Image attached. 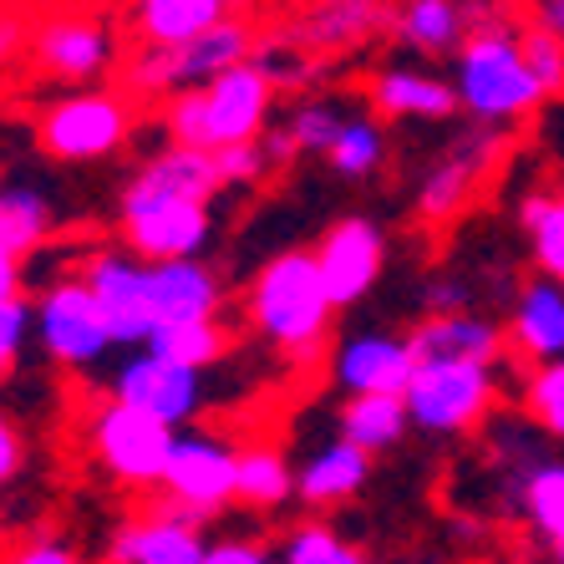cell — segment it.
<instances>
[{
  "instance_id": "5bb4252c",
  "label": "cell",
  "mask_w": 564,
  "mask_h": 564,
  "mask_svg": "<svg viewBox=\"0 0 564 564\" xmlns=\"http://www.w3.org/2000/svg\"><path fill=\"white\" fill-rule=\"evenodd\" d=\"M204 97V128H209V153L219 148H239V143H260L264 128H270V82L254 72V62L235 66L214 77L209 87H198Z\"/></svg>"
},
{
  "instance_id": "ee69618b",
  "label": "cell",
  "mask_w": 564,
  "mask_h": 564,
  "mask_svg": "<svg viewBox=\"0 0 564 564\" xmlns=\"http://www.w3.org/2000/svg\"><path fill=\"white\" fill-rule=\"evenodd\" d=\"M31 41V26H26V15H15V11H0V72L21 56V46Z\"/></svg>"
},
{
  "instance_id": "bcb514c9",
  "label": "cell",
  "mask_w": 564,
  "mask_h": 564,
  "mask_svg": "<svg viewBox=\"0 0 564 564\" xmlns=\"http://www.w3.org/2000/svg\"><path fill=\"white\" fill-rule=\"evenodd\" d=\"M21 301V260H11V254L0 250V305Z\"/></svg>"
},
{
  "instance_id": "7dc6e473",
  "label": "cell",
  "mask_w": 564,
  "mask_h": 564,
  "mask_svg": "<svg viewBox=\"0 0 564 564\" xmlns=\"http://www.w3.org/2000/svg\"><path fill=\"white\" fill-rule=\"evenodd\" d=\"M529 21L564 41V0H544V6H534V15H529Z\"/></svg>"
},
{
  "instance_id": "b9f144b4",
  "label": "cell",
  "mask_w": 564,
  "mask_h": 564,
  "mask_svg": "<svg viewBox=\"0 0 564 564\" xmlns=\"http://www.w3.org/2000/svg\"><path fill=\"white\" fill-rule=\"evenodd\" d=\"M26 463V443H21V427L11 422V412L0 408V488L11 484L15 473Z\"/></svg>"
},
{
  "instance_id": "6da1fadb",
  "label": "cell",
  "mask_w": 564,
  "mask_h": 564,
  "mask_svg": "<svg viewBox=\"0 0 564 564\" xmlns=\"http://www.w3.org/2000/svg\"><path fill=\"white\" fill-rule=\"evenodd\" d=\"M453 97L468 112L478 128H503V122L529 118L544 93L529 77L524 56H519V26H513V11L503 21H488V26L468 31L453 56Z\"/></svg>"
},
{
  "instance_id": "3957f363",
  "label": "cell",
  "mask_w": 564,
  "mask_h": 564,
  "mask_svg": "<svg viewBox=\"0 0 564 564\" xmlns=\"http://www.w3.org/2000/svg\"><path fill=\"white\" fill-rule=\"evenodd\" d=\"M254 26L250 15H229L219 21L214 31L204 36L184 41V46H138V52L122 62V82H128V93L138 97H178V93H198V87H209L214 77L224 72H235L254 56Z\"/></svg>"
},
{
  "instance_id": "83f0119b",
  "label": "cell",
  "mask_w": 564,
  "mask_h": 564,
  "mask_svg": "<svg viewBox=\"0 0 564 564\" xmlns=\"http://www.w3.org/2000/svg\"><path fill=\"white\" fill-rule=\"evenodd\" d=\"M408 408H402V397H346L341 408V443H351L356 453H387L408 437Z\"/></svg>"
},
{
  "instance_id": "52a82bcc",
  "label": "cell",
  "mask_w": 564,
  "mask_h": 564,
  "mask_svg": "<svg viewBox=\"0 0 564 564\" xmlns=\"http://www.w3.org/2000/svg\"><path fill=\"white\" fill-rule=\"evenodd\" d=\"M31 336L41 341V356L66 371H87L112 351L102 305L93 301V290L82 280H56L41 290V301L31 305Z\"/></svg>"
},
{
  "instance_id": "ab89813d",
  "label": "cell",
  "mask_w": 564,
  "mask_h": 564,
  "mask_svg": "<svg viewBox=\"0 0 564 564\" xmlns=\"http://www.w3.org/2000/svg\"><path fill=\"white\" fill-rule=\"evenodd\" d=\"M6 564H82V554L62 539H26V544H15Z\"/></svg>"
},
{
  "instance_id": "484cf974",
  "label": "cell",
  "mask_w": 564,
  "mask_h": 564,
  "mask_svg": "<svg viewBox=\"0 0 564 564\" xmlns=\"http://www.w3.org/2000/svg\"><path fill=\"white\" fill-rule=\"evenodd\" d=\"M392 36L422 56H458L468 21H463V0H408L392 11Z\"/></svg>"
},
{
  "instance_id": "74e56055",
  "label": "cell",
  "mask_w": 564,
  "mask_h": 564,
  "mask_svg": "<svg viewBox=\"0 0 564 564\" xmlns=\"http://www.w3.org/2000/svg\"><path fill=\"white\" fill-rule=\"evenodd\" d=\"M214 173H219V188H235V184H260L270 173V158H264L260 143H239V148H219L209 153Z\"/></svg>"
},
{
  "instance_id": "8fae6325",
  "label": "cell",
  "mask_w": 564,
  "mask_h": 564,
  "mask_svg": "<svg viewBox=\"0 0 564 564\" xmlns=\"http://www.w3.org/2000/svg\"><path fill=\"white\" fill-rule=\"evenodd\" d=\"M112 402L143 412V417L163 422L169 433H178L184 422H194L209 402V387H204V371L188 367H169L158 356H128L118 371H112Z\"/></svg>"
},
{
  "instance_id": "e0dca14e",
  "label": "cell",
  "mask_w": 564,
  "mask_h": 564,
  "mask_svg": "<svg viewBox=\"0 0 564 564\" xmlns=\"http://www.w3.org/2000/svg\"><path fill=\"white\" fill-rule=\"evenodd\" d=\"M148 301H153V321L163 326H198V321H219L224 290L204 260H178V264H148ZM153 341V336H148Z\"/></svg>"
},
{
  "instance_id": "d4e9b609",
  "label": "cell",
  "mask_w": 564,
  "mask_h": 564,
  "mask_svg": "<svg viewBox=\"0 0 564 564\" xmlns=\"http://www.w3.org/2000/svg\"><path fill=\"white\" fill-rule=\"evenodd\" d=\"M229 15H235V6H224V0H143V6L128 11V26L138 36V46H163L169 52V46H184V41L214 31Z\"/></svg>"
},
{
  "instance_id": "9c48e42d",
  "label": "cell",
  "mask_w": 564,
  "mask_h": 564,
  "mask_svg": "<svg viewBox=\"0 0 564 564\" xmlns=\"http://www.w3.org/2000/svg\"><path fill=\"white\" fill-rule=\"evenodd\" d=\"M214 239V209L188 198L122 194V250L143 264L198 260Z\"/></svg>"
},
{
  "instance_id": "ffe728a7",
  "label": "cell",
  "mask_w": 564,
  "mask_h": 564,
  "mask_svg": "<svg viewBox=\"0 0 564 564\" xmlns=\"http://www.w3.org/2000/svg\"><path fill=\"white\" fill-rule=\"evenodd\" d=\"M494 148H499V138L484 128V132H473V138H463L458 153H447L443 163H433V173H427L422 188H417V214L422 219H433V224L453 219V214L473 198L484 169L494 163Z\"/></svg>"
},
{
  "instance_id": "f6af8a7d",
  "label": "cell",
  "mask_w": 564,
  "mask_h": 564,
  "mask_svg": "<svg viewBox=\"0 0 564 564\" xmlns=\"http://www.w3.org/2000/svg\"><path fill=\"white\" fill-rule=\"evenodd\" d=\"M260 148H264V158H270V169H290V163H295V143L285 138V128H264Z\"/></svg>"
},
{
  "instance_id": "7bdbcfd3",
  "label": "cell",
  "mask_w": 564,
  "mask_h": 564,
  "mask_svg": "<svg viewBox=\"0 0 564 564\" xmlns=\"http://www.w3.org/2000/svg\"><path fill=\"white\" fill-rule=\"evenodd\" d=\"M468 311V285L463 280H433L427 285V321L433 315H463Z\"/></svg>"
},
{
  "instance_id": "f1b7e54d",
  "label": "cell",
  "mask_w": 564,
  "mask_h": 564,
  "mask_svg": "<svg viewBox=\"0 0 564 564\" xmlns=\"http://www.w3.org/2000/svg\"><path fill=\"white\" fill-rule=\"evenodd\" d=\"M235 499L250 509H280L285 499H295V468L285 463V453L270 443H254L239 453L235 468Z\"/></svg>"
},
{
  "instance_id": "d6986e66",
  "label": "cell",
  "mask_w": 564,
  "mask_h": 564,
  "mask_svg": "<svg viewBox=\"0 0 564 564\" xmlns=\"http://www.w3.org/2000/svg\"><path fill=\"white\" fill-rule=\"evenodd\" d=\"M392 11L397 6H381V0H326V6H311V11L285 31L295 46L305 52H351L361 41H371L377 31H392Z\"/></svg>"
},
{
  "instance_id": "2e32d148",
  "label": "cell",
  "mask_w": 564,
  "mask_h": 564,
  "mask_svg": "<svg viewBox=\"0 0 564 564\" xmlns=\"http://www.w3.org/2000/svg\"><path fill=\"white\" fill-rule=\"evenodd\" d=\"M408 351H412V367H453V361L499 367L503 330H499V321H488L478 311L433 315V321H417L408 330Z\"/></svg>"
},
{
  "instance_id": "681fc988",
  "label": "cell",
  "mask_w": 564,
  "mask_h": 564,
  "mask_svg": "<svg viewBox=\"0 0 564 564\" xmlns=\"http://www.w3.org/2000/svg\"><path fill=\"white\" fill-rule=\"evenodd\" d=\"M417 564H433V560H417Z\"/></svg>"
},
{
  "instance_id": "44dd1931",
  "label": "cell",
  "mask_w": 564,
  "mask_h": 564,
  "mask_svg": "<svg viewBox=\"0 0 564 564\" xmlns=\"http://www.w3.org/2000/svg\"><path fill=\"white\" fill-rule=\"evenodd\" d=\"M509 341L519 346V356H529L534 367L564 361V285L534 275L519 285L509 315Z\"/></svg>"
},
{
  "instance_id": "9a60e30c",
  "label": "cell",
  "mask_w": 564,
  "mask_h": 564,
  "mask_svg": "<svg viewBox=\"0 0 564 564\" xmlns=\"http://www.w3.org/2000/svg\"><path fill=\"white\" fill-rule=\"evenodd\" d=\"M412 371L417 367H412L408 336L392 330H356L330 356V377L351 397H402Z\"/></svg>"
},
{
  "instance_id": "ba28073f",
  "label": "cell",
  "mask_w": 564,
  "mask_h": 564,
  "mask_svg": "<svg viewBox=\"0 0 564 564\" xmlns=\"http://www.w3.org/2000/svg\"><path fill=\"white\" fill-rule=\"evenodd\" d=\"M87 443L93 458L107 468V478L122 488H163V468L173 453V433L163 422L143 417V412L122 408L107 397L87 422Z\"/></svg>"
},
{
  "instance_id": "4316f807",
  "label": "cell",
  "mask_w": 564,
  "mask_h": 564,
  "mask_svg": "<svg viewBox=\"0 0 564 564\" xmlns=\"http://www.w3.org/2000/svg\"><path fill=\"white\" fill-rule=\"evenodd\" d=\"M52 239V198L26 178H0V250L26 260Z\"/></svg>"
},
{
  "instance_id": "7a4b0ae2",
  "label": "cell",
  "mask_w": 564,
  "mask_h": 564,
  "mask_svg": "<svg viewBox=\"0 0 564 564\" xmlns=\"http://www.w3.org/2000/svg\"><path fill=\"white\" fill-rule=\"evenodd\" d=\"M250 326L260 330L270 346H280L295 361H315L326 346L330 326V301L315 275V254L290 250L275 254L250 285Z\"/></svg>"
},
{
  "instance_id": "60d3db41",
  "label": "cell",
  "mask_w": 564,
  "mask_h": 564,
  "mask_svg": "<svg viewBox=\"0 0 564 564\" xmlns=\"http://www.w3.org/2000/svg\"><path fill=\"white\" fill-rule=\"evenodd\" d=\"M198 564H270V554L254 539H219V544H204Z\"/></svg>"
},
{
  "instance_id": "c3c4849f",
  "label": "cell",
  "mask_w": 564,
  "mask_h": 564,
  "mask_svg": "<svg viewBox=\"0 0 564 564\" xmlns=\"http://www.w3.org/2000/svg\"><path fill=\"white\" fill-rule=\"evenodd\" d=\"M544 544H550V560H554V564H564V529H554V534L544 539Z\"/></svg>"
},
{
  "instance_id": "e575fe53",
  "label": "cell",
  "mask_w": 564,
  "mask_h": 564,
  "mask_svg": "<svg viewBox=\"0 0 564 564\" xmlns=\"http://www.w3.org/2000/svg\"><path fill=\"white\" fill-rule=\"evenodd\" d=\"M280 564H371V560L356 544H346L336 529L301 524V529H290L285 544H280Z\"/></svg>"
},
{
  "instance_id": "d6a6232c",
  "label": "cell",
  "mask_w": 564,
  "mask_h": 564,
  "mask_svg": "<svg viewBox=\"0 0 564 564\" xmlns=\"http://www.w3.org/2000/svg\"><path fill=\"white\" fill-rule=\"evenodd\" d=\"M346 112L341 102H330V97H305V102H295V112H290L285 122V138L295 143V153H330V143H336V132L346 128Z\"/></svg>"
},
{
  "instance_id": "1f68e13d",
  "label": "cell",
  "mask_w": 564,
  "mask_h": 564,
  "mask_svg": "<svg viewBox=\"0 0 564 564\" xmlns=\"http://www.w3.org/2000/svg\"><path fill=\"white\" fill-rule=\"evenodd\" d=\"M381 158H387V132H381V122L367 118V112H351L346 128L336 132L326 163L341 173V178H367V173L381 169Z\"/></svg>"
},
{
  "instance_id": "d590c367",
  "label": "cell",
  "mask_w": 564,
  "mask_h": 564,
  "mask_svg": "<svg viewBox=\"0 0 564 564\" xmlns=\"http://www.w3.org/2000/svg\"><path fill=\"white\" fill-rule=\"evenodd\" d=\"M519 56H524L529 77H534V87L544 97H564V41L550 36L544 26H534V21H524L519 26Z\"/></svg>"
},
{
  "instance_id": "836d02e7",
  "label": "cell",
  "mask_w": 564,
  "mask_h": 564,
  "mask_svg": "<svg viewBox=\"0 0 564 564\" xmlns=\"http://www.w3.org/2000/svg\"><path fill=\"white\" fill-rule=\"evenodd\" d=\"M250 62H254V72L270 82V93H295V87H305V82L315 77V56L305 52V46H295L285 31L270 41H254Z\"/></svg>"
},
{
  "instance_id": "8992f818",
  "label": "cell",
  "mask_w": 564,
  "mask_h": 564,
  "mask_svg": "<svg viewBox=\"0 0 564 564\" xmlns=\"http://www.w3.org/2000/svg\"><path fill=\"white\" fill-rule=\"evenodd\" d=\"M499 402V377L494 367H468V361H453V367H417L402 392V408L408 422L422 433L453 437L468 433L494 412Z\"/></svg>"
},
{
  "instance_id": "f907efd6",
  "label": "cell",
  "mask_w": 564,
  "mask_h": 564,
  "mask_svg": "<svg viewBox=\"0 0 564 564\" xmlns=\"http://www.w3.org/2000/svg\"><path fill=\"white\" fill-rule=\"evenodd\" d=\"M0 539H6V529H0Z\"/></svg>"
},
{
  "instance_id": "4dcf8cb0",
  "label": "cell",
  "mask_w": 564,
  "mask_h": 564,
  "mask_svg": "<svg viewBox=\"0 0 564 564\" xmlns=\"http://www.w3.org/2000/svg\"><path fill=\"white\" fill-rule=\"evenodd\" d=\"M519 219L529 229V250L544 280L564 285V194H529Z\"/></svg>"
},
{
  "instance_id": "30bf717a",
  "label": "cell",
  "mask_w": 564,
  "mask_h": 564,
  "mask_svg": "<svg viewBox=\"0 0 564 564\" xmlns=\"http://www.w3.org/2000/svg\"><path fill=\"white\" fill-rule=\"evenodd\" d=\"M31 56L52 82H72L82 93L87 82L107 77L118 66V36L102 15L52 11L31 26Z\"/></svg>"
},
{
  "instance_id": "7402d4cb",
  "label": "cell",
  "mask_w": 564,
  "mask_h": 564,
  "mask_svg": "<svg viewBox=\"0 0 564 564\" xmlns=\"http://www.w3.org/2000/svg\"><path fill=\"white\" fill-rule=\"evenodd\" d=\"M371 107L381 118H417V122H447L458 112L453 82L427 72V66H381L367 87Z\"/></svg>"
},
{
  "instance_id": "7c38bea8",
  "label": "cell",
  "mask_w": 564,
  "mask_h": 564,
  "mask_svg": "<svg viewBox=\"0 0 564 564\" xmlns=\"http://www.w3.org/2000/svg\"><path fill=\"white\" fill-rule=\"evenodd\" d=\"M82 285L102 305V321L112 330V346H148L158 330L153 301H148V264L128 250H97L82 264Z\"/></svg>"
},
{
  "instance_id": "f35d334b",
  "label": "cell",
  "mask_w": 564,
  "mask_h": 564,
  "mask_svg": "<svg viewBox=\"0 0 564 564\" xmlns=\"http://www.w3.org/2000/svg\"><path fill=\"white\" fill-rule=\"evenodd\" d=\"M26 341H31V301L21 295V301L0 305V377H11L15 371Z\"/></svg>"
},
{
  "instance_id": "cb8c5ba5",
  "label": "cell",
  "mask_w": 564,
  "mask_h": 564,
  "mask_svg": "<svg viewBox=\"0 0 564 564\" xmlns=\"http://www.w3.org/2000/svg\"><path fill=\"white\" fill-rule=\"evenodd\" d=\"M122 194H148V198H188V204H209L219 194V173H214L209 153H188V148H158L143 158V169L128 178Z\"/></svg>"
},
{
  "instance_id": "5b68a950",
  "label": "cell",
  "mask_w": 564,
  "mask_h": 564,
  "mask_svg": "<svg viewBox=\"0 0 564 564\" xmlns=\"http://www.w3.org/2000/svg\"><path fill=\"white\" fill-rule=\"evenodd\" d=\"M235 468H239V453L224 443V437L204 433V427L173 433V453H169V468H163V499H158V509H169L204 529L209 513L235 503Z\"/></svg>"
},
{
  "instance_id": "8d00e7d4",
  "label": "cell",
  "mask_w": 564,
  "mask_h": 564,
  "mask_svg": "<svg viewBox=\"0 0 564 564\" xmlns=\"http://www.w3.org/2000/svg\"><path fill=\"white\" fill-rule=\"evenodd\" d=\"M524 412L550 437H564V361L534 367L524 377Z\"/></svg>"
},
{
  "instance_id": "4fadbf2b",
  "label": "cell",
  "mask_w": 564,
  "mask_h": 564,
  "mask_svg": "<svg viewBox=\"0 0 564 564\" xmlns=\"http://www.w3.org/2000/svg\"><path fill=\"white\" fill-rule=\"evenodd\" d=\"M381 264H387V235H381V224H371L367 214H356V219H341L321 239V250H315V275H321V290H326L330 311H346L377 285Z\"/></svg>"
},
{
  "instance_id": "ac0fdd59",
  "label": "cell",
  "mask_w": 564,
  "mask_h": 564,
  "mask_svg": "<svg viewBox=\"0 0 564 564\" xmlns=\"http://www.w3.org/2000/svg\"><path fill=\"white\" fill-rule=\"evenodd\" d=\"M198 560H204V529L169 509L128 519L107 544V564H198Z\"/></svg>"
},
{
  "instance_id": "f546056e",
  "label": "cell",
  "mask_w": 564,
  "mask_h": 564,
  "mask_svg": "<svg viewBox=\"0 0 564 564\" xmlns=\"http://www.w3.org/2000/svg\"><path fill=\"white\" fill-rule=\"evenodd\" d=\"M148 356L169 361V367H188V371H204L214 367L224 351H229V330L219 321H198V326H163L153 330V341L143 346Z\"/></svg>"
},
{
  "instance_id": "603a6c76",
  "label": "cell",
  "mask_w": 564,
  "mask_h": 564,
  "mask_svg": "<svg viewBox=\"0 0 564 564\" xmlns=\"http://www.w3.org/2000/svg\"><path fill=\"white\" fill-rule=\"evenodd\" d=\"M367 478H371V458L336 437V443L315 447L311 458L295 468V499L305 509H336V503H351L367 488Z\"/></svg>"
},
{
  "instance_id": "277c9868",
  "label": "cell",
  "mask_w": 564,
  "mask_h": 564,
  "mask_svg": "<svg viewBox=\"0 0 564 564\" xmlns=\"http://www.w3.org/2000/svg\"><path fill=\"white\" fill-rule=\"evenodd\" d=\"M36 138H41V148L52 158H62V163L112 158L132 138V102L118 93H97V87L66 93L41 107Z\"/></svg>"
}]
</instances>
